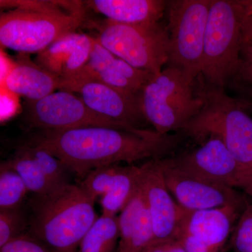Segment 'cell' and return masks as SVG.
Listing matches in <instances>:
<instances>
[{
  "label": "cell",
  "instance_id": "ffe728a7",
  "mask_svg": "<svg viewBox=\"0 0 252 252\" xmlns=\"http://www.w3.org/2000/svg\"><path fill=\"white\" fill-rule=\"evenodd\" d=\"M142 166H121L107 193L99 198L104 215L117 216L133 198L140 187Z\"/></svg>",
  "mask_w": 252,
  "mask_h": 252
},
{
  "label": "cell",
  "instance_id": "5bb4252c",
  "mask_svg": "<svg viewBox=\"0 0 252 252\" xmlns=\"http://www.w3.org/2000/svg\"><path fill=\"white\" fill-rule=\"evenodd\" d=\"M79 73L135 96H140L144 86L154 76L132 67L103 47L96 39L89 62Z\"/></svg>",
  "mask_w": 252,
  "mask_h": 252
},
{
  "label": "cell",
  "instance_id": "d590c367",
  "mask_svg": "<svg viewBox=\"0 0 252 252\" xmlns=\"http://www.w3.org/2000/svg\"><path fill=\"white\" fill-rule=\"evenodd\" d=\"M244 190L252 196V171L247 178L246 183L243 187Z\"/></svg>",
  "mask_w": 252,
  "mask_h": 252
},
{
  "label": "cell",
  "instance_id": "4dcf8cb0",
  "mask_svg": "<svg viewBox=\"0 0 252 252\" xmlns=\"http://www.w3.org/2000/svg\"><path fill=\"white\" fill-rule=\"evenodd\" d=\"M242 31H243V40L252 43V14L244 17Z\"/></svg>",
  "mask_w": 252,
  "mask_h": 252
},
{
  "label": "cell",
  "instance_id": "4fadbf2b",
  "mask_svg": "<svg viewBox=\"0 0 252 252\" xmlns=\"http://www.w3.org/2000/svg\"><path fill=\"white\" fill-rule=\"evenodd\" d=\"M140 189L153 226L154 243L175 240L182 209L167 189L159 159L142 165Z\"/></svg>",
  "mask_w": 252,
  "mask_h": 252
},
{
  "label": "cell",
  "instance_id": "603a6c76",
  "mask_svg": "<svg viewBox=\"0 0 252 252\" xmlns=\"http://www.w3.org/2000/svg\"><path fill=\"white\" fill-rule=\"evenodd\" d=\"M29 190L21 177L4 162L0 167V210L21 208Z\"/></svg>",
  "mask_w": 252,
  "mask_h": 252
},
{
  "label": "cell",
  "instance_id": "f546056e",
  "mask_svg": "<svg viewBox=\"0 0 252 252\" xmlns=\"http://www.w3.org/2000/svg\"><path fill=\"white\" fill-rule=\"evenodd\" d=\"M176 240H179L187 252H220L205 245L198 239L185 233H180Z\"/></svg>",
  "mask_w": 252,
  "mask_h": 252
},
{
  "label": "cell",
  "instance_id": "ac0fdd59",
  "mask_svg": "<svg viewBox=\"0 0 252 252\" xmlns=\"http://www.w3.org/2000/svg\"><path fill=\"white\" fill-rule=\"evenodd\" d=\"M117 252H143L154 243L152 220L140 185L137 193L118 217Z\"/></svg>",
  "mask_w": 252,
  "mask_h": 252
},
{
  "label": "cell",
  "instance_id": "1f68e13d",
  "mask_svg": "<svg viewBox=\"0 0 252 252\" xmlns=\"http://www.w3.org/2000/svg\"><path fill=\"white\" fill-rule=\"evenodd\" d=\"M162 243L167 252H187L179 240H172Z\"/></svg>",
  "mask_w": 252,
  "mask_h": 252
},
{
  "label": "cell",
  "instance_id": "44dd1931",
  "mask_svg": "<svg viewBox=\"0 0 252 252\" xmlns=\"http://www.w3.org/2000/svg\"><path fill=\"white\" fill-rule=\"evenodd\" d=\"M3 162L17 172L29 192L36 196L45 195L58 188L46 177L24 144L18 147L14 155Z\"/></svg>",
  "mask_w": 252,
  "mask_h": 252
},
{
  "label": "cell",
  "instance_id": "52a82bcc",
  "mask_svg": "<svg viewBox=\"0 0 252 252\" xmlns=\"http://www.w3.org/2000/svg\"><path fill=\"white\" fill-rule=\"evenodd\" d=\"M95 37L103 47L132 67L159 74L169 62L170 38L161 23L128 25L107 21Z\"/></svg>",
  "mask_w": 252,
  "mask_h": 252
},
{
  "label": "cell",
  "instance_id": "83f0119b",
  "mask_svg": "<svg viewBox=\"0 0 252 252\" xmlns=\"http://www.w3.org/2000/svg\"><path fill=\"white\" fill-rule=\"evenodd\" d=\"M0 252H52L31 235L23 234L0 248Z\"/></svg>",
  "mask_w": 252,
  "mask_h": 252
},
{
  "label": "cell",
  "instance_id": "9a60e30c",
  "mask_svg": "<svg viewBox=\"0 0 252 252\" xmlns=\"http://www.w3.org/2000/svg\"><path fill=\"white\" fill-rule=\"evenodd\" d=\"M94 41L84 33H70L37 54L36 63L64 80L70 79L89 62Z\"/></svg>",
  "mask_w": 252,
  "mask_h": 252
},
{
  "label": "cell",
  "instance_id": "30bf717a",
  "mask_svg": "<svg viewBox=\"0 0 252 252\" xmlns=\"http://www.w3.org/2000/svg\"><path fill=\"white\" fill-rule=\"evenodd\" d=\"M61 90L79 94L93 112L127 128L146 129V120L140 105V96L132 95L101 81L78 73L63 79Z\"/></svg>",
  "mask_w": 252,
  "mask_h": 252
},
{
  "label": "cell",
  "instance_id": "4316f807",
  "mask_svg": "<svg viewBox=\"0 0 252 252\" xmlns=\"http://www.w3.org/2000/svg\"><path fill=\"white\" fill-rule=\"evenodd\" d=\"M236 252H252V205L247 204L240 215L233 237Z\"/></svg>",
  "mask_w": 252,
  "mask_h": 252
},
{
  "label": "cell",
  "instance_id": "484cf974",
  "mask_svg": "<svg viewBox=\"0 0 252 252\" xmlns=\"http://www.w3.org/2000/svg\"><path fill=\"white\" fill-rule=\"evenodd\" d=\"M26 226L27 220L21 208L0 210V248L25 234Z\"/></svg>",
  "mask_w": 252,
  "mask_h": 252
},
{
  "label": "cell",
  "instance_id": "7402d4cb",
  "mask_svg": "<svg viewBox=\"0 0 252 252\" xmlns=\"http://www.w3.org/2000/svg\"><path fill=\"white\" fill-rule=\"evenodd\" d=\"M119 241L118 217L102 214L83 238L78 252H115Z\"/></svg>",
  "mask_w": 252,
  "mask_h": 252
},
{
  "label": "cell",
  "instance_id": "ba28073f",
  "mask_svg": "<svg viewBox=\"0 0 252 252\" xmlns=\"http://www.w3.org/2000/svg\"><path fill=\"white\" fill-rule=\"evenodd\" d=\"M212 0L167 1L170 55L167 65L195 81L201 73L204 41Z\"/></svg>",
  "mask_w": 252,
  "mask_h": 252
},
{
  "label": "cell",
  "instance_id": "e0dca14e",
  "mask_svg": "<svg viewBox=\"0 0 252 252\" xmlns=\"http://www.w3.org/2000/svg\"><path fill=\"white\" fill-rule=\"evenodd\" d=\"M4 81L6 90L29 101L43 98L57 89L61 90L63 86V79L33 62L25 54L18 55Z\"/></svg>",
  "mask_w": 252,
  "mask_h": 252
},
{
  "label": "cell",
  "instance_id": "8fae6325",
  "mask_svg": "<svg viewBox=\"0 0 252 252\" xmlns=\"http://www.w3.org/2000/svg\"><path fill=\"white\" fill-rule=\"evenodd\" d=\"M165 159L172 166L204 180L233 189L245 186V174L218 137H208L197 148Z\"/></svg>",
  "mask_w": 252,
  "mask_h": 252
},
{
  "label": "cell",
  "instance_id": "7a4b0ae2",
  "mask_svg": "<svg viewBox=\"0 0 252 252\" xmlns=\"http://www.w3.org/2000/svg\"><path fill=\"white\" fill-rule=\"evenodd\" d=\"M194 88L203 106L181 132L199 144L208 137H218L234 157L247 180L252 171V117L248 107L241 99L230 97L223 88L208 85L200 76Z\"/></svg>",
  "mask_w": 252,
  "mask_h": 252
},
{
  "label": "cell",
  "instance_id": "7c38bea8",
  "mask_svg": "<svg viewBox=\"0 0 252 252\" xmlns=\"http://www.w3.org/2000/svg\"><path fill=\"white\" fill-rule=\"evenodd\" d=\"M167 189L182 209L189 211L235 207L245 208L243 196L231 187L190 175L159 159Z\"/></svg>",
  "mask_w": 252,
  "mask_h": 252
},
{
  "label": "cell",
  "instance_id": "277c9868",
  "mask_svg": "<svg viewBox=\"0 0 252 252\" xmlns=\"http://www.w3.org/2000/svg\"><path fill=\"white\" fill-rule=\"evenodd\" d=\"M245 16L240 0H212L200 75L208 85L224 89L234 80L240 65Z\"/></svg>",
  "mask_w": 252,
  "mask_h": 252
},
{
  "label": "cell",
  "instance_id": "8992f818",
  "mask_svg": "<svg viewBox=\"0 0 252 252\" xmlns=\"http://www.w3.org/2000/svg\"><path fill=\"white\" fill-rule=\"evenodd\" d=\"M85 13L69 14L26 7L0 15V44L20 54H39L84 24Z\"/></svg>",
  "mask_w": 252,
  "mask_h": 252
},
{
  "label": "cell",
  "instance_id": "3957f363",
  "mask_svg": "<svg viewBox=\"0 0 252 252\" xmlns=\"http://www.w3.org/2000/svg\"><path fill=\"white\" fill-rule=\"evenodd\" d=\"M94 201L79 185L61 186L33 201L30 232L52 252H78L97 216Z\"/></svg>",
  "mask_w": 252,
  "mask_h": 252
},
{
  "label": "cell",
  "instance_id": "cb8c5ba5",
  "mask_svg": "<svg viewBox=\"0 0 252 252\" xmlns=\"http://www.w3.org/2000/svg\"><path fill=\"white\" fill-rule=\"evenodd\" d=\"M23 144L53 185L59 187L69 183L67 171L69 170L59 158L40 146L28 142Z\"/></svg>",
  "mask_w": 252,
  "mask_h": 252
},
{
  "label": "cell",
  "instance_id": "f1b7e54d",
  "mask_svg": "<svg viewBox=\"0 0 252 252\" xmlns=\"http://www.w3.org/2000/svg\"><path fill=\"white\" fill-rule=\"evenodd\" d=\"M238 85L252 87V43L243 41L240 62L234 79Z\"/></svg>",
  "mask_w": 252,
  "mask_h": 252
},
{
  "label": "cell",
  "instance_id": "d4e9b609",
  "mask_svg": "<svg viewBox=\"0 0 252 252\" xmlns=\"http://www.w3.org/2000/svg\"><path fill=\"white\" fill-rule=\"evenodd\" d=\"M120 168V165L117 164L94 169L81 180L79 187L95 202L108 191Z\"/></svg>",
  "mask_w": 252,
  "mask_h": 252
},
{
  "label": "cell",
  "instance_id": "e575fe53",
  "mask_svg": "<svg viewBox=\"0 0 252 252\" xmlns=\"http://www.w3.org/2000/svg\"><path fill=\"white\" fill-rule=\"evenodd\" d=\"M242 6H243L244 11H245V16L252 14V0H240Z\"/></svg>",
  "mask_w": 252,
  "mask_h": 252
},
{
  "label": "cell",
  "instance_id": "6da1fadb",
  "mask_svg": "<svg viewBox=\"0 0 252 252\" xmlns=\"http://www.w3.org/2000/svg\"><path fill=\"white\" fill-rule=\"evenodd\" d=\"M179 137L149 129L90 126L72 130L36 131L28 143L40 146L59 158L81 180L106 165L166 158Z\"/></svg>",
  "mask_w": 252,
  "mask_h": 252
},
{
  "label": "cell",
  "instance_id": "d6986e66",
  "mask_svg": "<svg viewBox=\"0 0 252 252\" xmlns=\"http://www.w3.org/2000/svg\"><path fill=\"white\" fill-rule=\"evenodd\" d=\"M86 6L111 22L139 25L160 22L166 11L163 0H91Z\"/></svg>",
  "mask_w": 252,
  "mask_h": 252
},
{
  "label": "cell",
  "instance_id": "5b68a950",
  "mask_svg": "<svg viewBox=\"0 0 252 252\" xmlns=\"http://www.w3.org/2000/svg\"><path fill=\"white\" fill-rule=\"evenodd\" d=\"M195 81L178 68L166 65L144 86L141 108L158 133L165 135L182 130L200 112L203 101L195 94Z\"/></svg>",
  "mask_w": 252,
  "mask_h": 252
},
{
  "label": "cell",
  "instance_id": "836d02e7",
  "mask_svg": "<svg viewBox=\"0 0 252 252\" xmlns=\"http://www.w3.org/2000/svg\"><path fill=\"white\" fill-rule=\"evenodd\" d=\"M143 252H167L162 243H154Z\"/></svg>",
  "mask_w": 252,
  "mask_h": 252
},
{
  "label": "cell",
  "instance_id": "9c48e42d",
  "mask_svg": "<svg viewBox=\"0 0 252 252\" xmlns=\"http://www.w3.org/2000/svg\"><path fill=\"white\" fill-rule=\"evenodd\" d=\"M24 122L36 131L67 130L90 126L127 128L93 112L79 96L63 90L38 100H26Z\"/></svg>",
  "mask_w": 252,
  "mask_h": 252
},
{
  "label": "cell",
  "instance_id": "2e32d148",
  "mask_svg": "<svg viewBox=\"0 0 252 252\" xmlns=\"http://www.w3.org/2000/svg\"><path fill=\"white\" fill-rule=\"evenodd\" d=\"M243 210L235 207L195 211L182 209L178 234L190 235L220 252L229 236L233 222Z\"/></svg>",
  "mask_w": 252,
  "mask_h": 252
},
{
  "label": "cell",
  "instance_id": "d6a6232c",
  "mask_svg": "<svg viewBox=\"0 0 252 252\" xmlns=\"http://www.w3.org/2000/svg\"><path fill=\"white\" fill-rule=\"evenodd\" d=\"M238 87H241L243 89V96L240 99L243 101L248 110L252 112V87L239 85Z\"/></svg>",
  "mask_w": 252,
  "mask_h": 252
}]
</instances>
